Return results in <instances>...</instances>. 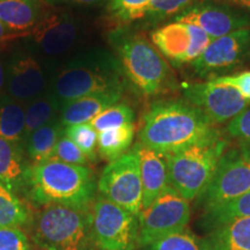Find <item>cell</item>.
Listing matches in <instances>:
<instances>
[{
    "mask_svg": "<svg viewBox=\"0 0 250 250\" xmlns=\"http://www.w3.org/2000/svg\"><path fill=\"white\" fill-rule=\"evenodd\" d=\"M250 44L249 28H243L211 41L210 45L191 62L195 73L201 77L228 72L243 62Z\"/></svg>",
    "mask_w": 250,
    "mask_h": 250,
    "instance_id": "obj_14",
    "label": "cell"
},
{
    "mask_svg": "<svg viewBox=\"0 0 250 250\" xmlns=\"http://www.w3.org/2000/svg\"><path fill=\"white\" fill-rule=\"evenodd\" d=\"M122 98V93H103L79 98L62 103L59 112V121L62 126L89 123L100 112L116 104Z\"/></svg>",
    "mask_w": 250,
    "mask_h": 250,
    "instance_id": "obj_18",
    "label": "cell"
},
{
    "mask_svg": "<svg viewBox=\"0 0 250 250\" xmlns=\"http://www.w3.org/2000/svg\"><path fill=\"white\" fill-rule=\"evenodd\" d=\"M30 220L31 214L26 204L17 193L0 183V227L22 228Z\"/></svg>",
    "mask_w": 250,
    "mask_h": 250,
    "instance_id": "obj_26",
    "label": "cell"
},
{
    "mask_svg": "<svg viewBox=\"0 0 250 250\" xmlns=\"http://www.w3.org/2000/svg\"><path fill=\"white\" fill-rule=\"evenodd\" d=\"M226 130L230 137L239 139L245 145H250V107L229 121Z\"/></svg>",
    "mask_w": 250,
    "mask_h": 250,
    "instance_id": "obj_35",
    "label": "cell"
},
{
    "mask_svg": "<svg viewBox=\"0 0 250 250\" xmlns=\"http://www.w3.org/2000/svg\"><path fill=\"white\" fill-rule=\"evenodd\" d=\"M90 208L50 204L31 215L30 236L42 250H94Z\"/></svg>",
    "mask_w": 250,
    "mask_h": 250,
    "instance_id": "obj_5",
    "label": "cell"
},
{
    "mask_svg": "<svg viewBox=\"0 0 250 250\" xmlns=\"http://www.w3.org/2000/svg\"><path fill=\"white\" fill-rule=\"evenodd\" d=\"M46 79L39 61L28 52L12 56L6 70V89L9 96L27 103L45 93Z\"/></svg>",
    "mask_w": 250,
    "mask_h": 250,
    "instance_id": "obj_16",
    "label": "cell"
},
{
    "mask_svg": "<svg viewBox=\"0 0 250 250\" xmlns=\"http://www.w3.org/2000/svg\"><path fill=\"white\" fill-rule=\"evenodd\" d=\"M182 93L186 101L201 110L212 124L232 121L250 104L232 87L217 85L211 80L183 83Z\"/></svg>",
    "mask_w": 250,
    "mask_h": 250,
    "instance_id": "obj_11",
    "label": "cell"
},
{
    "mask_svg": "<svg viewBox=\"0 0 250 250\" xmlns=\"http://www.w3.org/2000/svg\"><path fill=\"white\" fill-rule=\"evenodd\" d=\"M35 204H57L89 210L96 191L95 177L86 166L51 160L30 166L26 187Z\"/></svg>",
    "mask_w": 250,
    "mask_h": 250,
    "instance_id": "obj_2",
    "label": "cell"
},
{
    "mask_svg": "<svg viewBox=\"0 0 250 250\" xmlns=\"http://www.w3.org/2000/svg\"><path fill=\"white\" fill-rule=\"evenodd\" d=\"M49 2H56V1H70V2H76V4H80V5H95V4H100V2L104 1V0H46Z\"/></svg>",
    "mask_w": 250,
    "mask_h": 250,
    "instance_id": "obj_39",
    "label": "cell"
},
{
    "mask_svg": "<svg viewBox=\"0 0 250 250\" xmlns=\"http://www.w3.org/2000/svg\"><path fill=\"white\" fill-rule=\"evenodd\" d=\"M123 90L121 64L105 51H92L71 59L58 70L49 86V92L62 104L95 94Z\"/></svg>",
    "mask_w": 250,
    "mask_h": 250,
    "instance_id": "obj_3",
    "label": "cell"
},
{
    "mask_svg": "<svg viewBox=\"0 0 250 250\" xmlns=\"http://www.w3.org/2000/svg\"><path fill=\"white\" fill-rule=\"evenodd\" d=\"M0 137L22 146L24 142V104L0 94Z\"/></svg>",
    "mask_w": 250,
    "mask_h": 250,
    "instance_id": "obj_24",
    "label": "cell"
},
{
    "mask_svg": "<svg viewBox=\"0 0 250 250\" xmlns=\"http://www.w3.org/2000/svg\"><path fill=\"white\" fill-rule=\"evenodd\" d=\"M134 118L136 115L132 108L125 103H116L100 112L98 116L89 122V124L96 132L100 133L104 130L120 127L126 124H134Z\"/></svg>",
    "mask_w": 250,
    "mask_h": 250,
    "instance_id": "obj_28",
    "label": "cell"
},
{
    "mask_svg": "<svg viewBox=\"0 0 250 250\" xmlns=\"http://www.w3.org/2000/svg\"><path fill=\"white\" fill-rule=\"evenodd\" d=\"M5 86H6V71L4 66H2L1 62H0V94H1Z\"/></svg>",
    "mask_w": 250,
    "mask_h": 250,
    "instance_id": "obj_40",
    "label": "cell"
},
{
    "mask_svg": "<svg viewBox=\"0 0 250 250\" xmlns=\"http://www.w3.org/2000/svg\"><path fill=\"white\" fill-rule=\"evenodd\" d=\"M228 142L214 127L191 145L167 154L169 186L187 201L199 198L210 186Z\"/></svg>",
    "mask_w": 250,
    "mask_h": 250,
    "instance_id": "obj_4",
    "label": "cell"
},
{
    "mask_svg": "<svg viewBox=\"0 0 250 250\" xmlns=\"http://www.w3.org/2000/svg\"><path fill=\"white\" fill-rule=\"evenodd\" d=\"M124 76L146 96L166 92L173 83L169 65L155 46L138 34L120 30L111 36Z\"/></svg>",
    "mask_w": 250,
    "mask_h": 250,
    "instance_id": "obj_6",
    "label": "cell"
},
{
    "mask_svg": "<svg viewBox=\"0 0 250 250\" xmlns=\"http://www.w3.org/2000/svg\"><path fill=\"white\" fill-rule=\"evenodd\" d=\"M145 250H210L206 239H201L188 229L162 236L143 247Z\"/></svg>",
    "mask_w": 250,
    "mask_h": 250,
    "instance_id": "obj_27",
    "label": "cell"
},
{
    "mask_svg": "<svg viewBox=\"0 0 250 250\" xmlns=\"http://www.w3.org/2000/svg\"><path fill=\"white\" fill-rule=\"evenodd\" d=\"M175 22L199 27L212 40L227 35L243 28H248L250 19L233 8L211 2H199L174 18Z\"/></svg>",
    "mask_w": 250,
    "mask_h": 250,
    "instance_id": "obj_15",
    "label": "cell"
},
{
    "mask_svg": "<svg viewBox=\"0 0 250 250\" xmlns=\"http://www.w3.org/2000/svg\"><path fill=\"white\" fill-rule=\"evenodd\" d=\"M213 129L208 117L187 101L155 102L143 117L139 143L167 155L191 145Z\"/></svg>",
    "mask_w": 250,
    "mask_h": 250,
    "instance_id": "obj_1",
    "label": "cell"
},
{
    "mask_svg": "<svg viewBox=\"0 0 250 250\" xmlns=\"http://www.w3.org/2000/svg\"><path fill=\"white\" fill-rule=\"evenodd\" d=\"M65 136L73 142L89 161L96 159L98 152V132L89 123L70 125L64 130Z\"/></svg>",
    "mask_w": 250,
    "mask_h": 250,
    "instance_id": "obj_30",
    "label": "cell"
},
{
    "mask_svg": "<svg viewBox=\"0 0 250 250\" xmlns=\"http://www.w3.org/2000/svg\"><path fill=\"white\" fill-rule=\"evenodd\" d=\"M65 127L61 121L56 120L51 123L44 125L35 131L24 139L23 149L28 158L34 162V165L42 164L54 159L56 146L64 134Z\"/></svg>",
    "mask_w": 250,
    "mask_h": 250,
    "instance_id": "obj_21",
    "label": "cell"
},
{
    "mask_svg": "<svg viewBox=\"0 0 250 250\" xmlns=\"http://www.w3.org/2000/svg\"><path fill=\"white\" fill-rule=\"evenodd\" d=\"M29 168L22 146L0 137V183L12 191H20L26 187Z\"/></svg>",
    "mask_w": 250,
    "mask_h": 250,
    "instance_id": "obj_19",
    "label": "cell"
},
{
    "mask_svg": "<svg viewBox=\"0 0 250 250\" xmlns=\"http://www.w3.org/2000/svg\"><path fill=\"white\" fill-rule=\"evenodd\" d=\"M42 14V0H0V21L18 33H29Z\"/></svg>",
    "mask_w": 250,
    "mask_h": 250,
    "instance_id": "obj_20",
    "label": "cell"
},
{
    "mask_svg": "<svg viewBox=\"0 0 250 250\" xmlns=\"http://www.w3.org/2000/svg\"><path fill=\"white\" fill-rule=\"evenodd\" d=\"M54 159L68 165L86 166V167L89 161L76 144L65 136V133L61 137L57 146H56Z\"/></svg>",
    "mask_w": 250,
    "mask_h": 250,
    "instance_id": "obj_33",
    "label": "cell"
},
{
    "mask_svg": "<svg viewBox=\"0 0 250 250\" xmlns=\"http://www.w3.org/2000/svg\"><path fill=\"white\" fill-rule=\"evenodd\" d=\"M250 191V145L225 152L210 186L199 197L206 210L224 205Z\"/></svg>",
    "mask_w": 250,
    "mask_h": 250,
    "instance_id": "obj_10",
    "label": "cell"
},
{
    "mask_svg": "<svg viewBox=\"0 0 250 250\" xmlns=\"http://www.w3.org/2000/svg\"><path fill=\"white\" fill-rule=\"evenodd\" d=\"M206 240L210 250H250V217L219 225Z\"/></svg>",
    "mask_w": 250,
    "mask_h": 250,
    "instance_id": "obj_22",
    "label": "cell"
},
{
    "mask_svg": "<svg viewBox=\"0 0 250 250\" xmlns=\"http://www.w3.org/2000/svg\"><path fill=\"white\" fill-rule=\"evenodd\" d=\"M197 0H153L145 15L146 22L159 23L169 18H175L190 8Z\"/></svg>",
    "mask_w": 250,
    "mask_h": 250,
    "instance_id": "obj_32",
    "label": "cell"
},
{
    "mask_svg": "<svg viewBox=\"0 0 250 250\" xmlns=\"http://www.w3.org/2000/svg\"><path fill=\"white\" fill-rule=\"evenodd\" d=\"M133 149L139 160L143 186V210H145L169 186L167 156L140 143H137Z\"/></svg>",
    "mask_w": 250,
    "mask_h": 250,
    "instance_id": "obj_17",
    "label": "cell"
},
{
    "mask_svg": "<svg viewBox=\"0 0 250 250\" xmlns=\"http://www.w3.org/2000/svg\"><path fill=\"white\" fill-rule=\"evenodd\" d=\"M28 236L21 228L0 227V250H30Z\"/></svg>",
    "mask_w": 250,
    "mask_h": 250,
    "instance_id": "obj_34",
    "label": "cell"
},
{
    "mask_svg": "<svg viewBox=\"0 0 250 250\" xmlns=\"http://www.w3.org/2000/svg\"><path fill=\"white\" fill-rule=\"evenodd\" d=\"M206 212L215 227L233 219L250 217V191L226 204L208 208Z\"/></svg>",
    "mask_w": 250,
    "mask_h": 250,
    "instance_id": "obj_31",
    "label": "cell"
},
{
    "mask_svg": "<svg viewBox=\"0 0 250 250\" xmlns=\"http://www.w3.org/2000/svg\"><path fill=\"white\" fill-rule=\"evenodd\" d=\"M217 1L225 2V4L236 6V7L250 11V0H217Z\"/></svg>",
    "mask_w": 250,
    "mask_h": 250,
    "instance_id": "obj_38",
    "label": "cell"
},
{
    "mask_svg": "<svg viewBox=\"0 0 250 250\" xmlns=\"http://www.w3.org/2000/svg\"><path fill=\"white\" fill-rule=\"evenodd\" d=\"M29 46L40 54L57 57L73 48L79 37V24L70 13L43 12L42 17L26 36Z\"/></svg>",
    "mask_w": 250,
    "mask_h": 250,
    "instance_id": "obj_13",
    "label": "cell"
},
{
    "mask_svg": "<svg viewBox=\"0 0 250 250\" xmlns=\"http://www.w3.org/2000/svg\"><path fill=\"white\" fill-rule=\"evenodd\" d=\"M136 126L126 124L104 130L98 134V152L107 161H114L129 151L134 139Z\"/></svg>",
    "mask_w": 250,
    "mask_h": 250,
    "instance_id": "obj_25",
    "label": "cell"
},
{
    "mask_svg": "<svg viewBox=\"0 0 250 250\" xmlns=\"http://www.w3.org/2000/svg\"><path fill=\"white\" fill-rule=\"evenodd\" d=\"M153 0H110L108 12L111 18L123 23L145 18Z\"/></svg>",
    "mask_w": 250,
    "mask_h": 250,
    "instance_id": "obj_29",
    "label": "cell"
},
{
    "mask_svg": "<svg viewBox=\"0 0 250 250\" xmlns=\"http://www.w3.org/2000/svg\"><path fill=\"white\" fill-rule=\"evenodd\" d=\"M211 81L220 86L232 87L237 93H240L243 99L250 102V71L234 74V76L217 77Z\"/></svg>",
    "mask_w": 250,
    "mask_h": 250,
    "instance_id": "obj_36",
    "label": "cell"
},
{
    "mask_svg": "<svg viewBox=\"0 0 250 250\" xmlns=\"http://www.w3.org/2000/svg\"><path fill=\"white\" fill-rule=\"evenodd\" d=\"M101 196L139 217L143 186L137 153L132 148L104 168L98 183Z\"/></svg>",
    "mask_w": 250,
    "mask_h": 250,
    "instance_id": "obj_9",
    "label": "cell"
},
{
    "mask_svg": "<svg viewBox=\"0 0 250 250\" xmlns=\"http://www.w3.org/2000/svg\"><path fill=\"white\" fill-rule=\"evenodd\" d=\"M28 35L23 33H18V31H14L12 29H9L5 26L4 23L0 21V44H4V43L11 42V41L20 39V37H26Z\"/></svg>",
    "mask_w": 250,
    "mask_h": 250,
    "instance_id": "obj_37",
    "label": "cell"
},
{
    "mask_svg": "<svg viewBox=\"0 0 250 250\" xmlns=\"http://www.w3.org/2000/svg\"><path fill=\"white\" fill-rule=\"evenodd\" d=\"M90 235L96 250H134L139 217L100 195L90 208Z\"/></svg>",
    "mask_w": 250,
    "mask_h": 250,
    "instance_id": "obj_7",
    "label": "cell"
},
{
    "mask_svg": "<svg viewBox=\"0 0 250 250\" xmlns=\"http://www.w3.org/2000/svg\"><path fill=\"white\" fill-rule=\"evenodd\" d=\"M153 45L174 66L191 64L210 45L212 39L193 24L170 22L151 34Z\"/></svg>",
    "mask_w": 250,
    "mask_h": 250,
    "instance_id": "obj_12",
    "label": "cell"
},
{
    "mask_svg": "<svg viewBox=\"0 0 250 250\" xmlns=\"http://www.w3.org/2000/svg\"><path fill=\"white\" fill-rule=\"evenodd\" d=\"M191 215L190 202L168 186L139 214V246L186 229Z\"/></svg>",
    "mask_w": 250,
    "mask_h": 250,
    "instance_id": "obj_8",
    "label": "cell"
},
{
    "mask_svg": "<svg viewBox=\"0 0 250 250\" xmlns=\"http://www.w3.org/2000/svg\"><path fill=\"white\" fill-rule=\"evenodd\" d=\"M62 103L49 90L24 103V139L40 127L58 120Z\"/></svg>",
    "mask_w": 250,
    "mask_h": 250,
    "instance_id": "obj_23",
    "label": "cell"
}]
</instances>
